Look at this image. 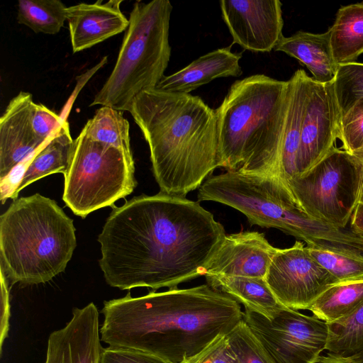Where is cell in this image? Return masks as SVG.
Masks as SVG:
<instances>
[{
  "label": "cell",
  "instance_id": "1",
  "mask_svg": "<svg viewBox=\"0 0 363 363\" xmlns=\"http://www.w3.org/2000/svg\"><path fill=\"white\" fill-rule=\"evenodd\" d=\"M98 237L106 283L121 290L177 288L204 276L226 235L199 202L162 191L113 206Z\"/></svg>",
  "mask_w": 363,
  "mask_h": 363
},
{
  "label": "cell",
  "instance_id": "2",
  "mask_svg": "<svg viewBox=\"0 0 363 363\" xmlns=\"http://www.w3.org/2000/svg\"><path fill=\"white\" fill-rule=\"evenodd\" d=\"M101 313V340L109 347L170 363H203L244 318L237 301L208 284L136 298L128 293L104 301Z\"/></svg>",
  "mask_w": 363,
  "mask_h": 363
},
{
  "label": "cell",
  "instance_id": "3",
  "mask_svg": "<svg viewBox=\"0 0 363 363\" xmlns=\"http://www.w3.org/2000/svg\"><path fill=\"white\" fill-rule=\"evenodd\" d=\"M128 111L148 144L160 191L185 197L218 168L216 113L200 97L154 88Z\"/></svg>",
  "mask_w": 363,
  "mask_h": 363
},
{
  "label": "cell",
  "instance_id": "4",
  "mask_svg": "<svg viewBox=\"0 0 363 363\" xmlns=\"http://www.w3.org/2000/svg\"><path fill=\"white\" fill-rule=\"evenodd\" d=\"M290 82L264 74L235 81L216 109L218 167L279 177Z\"/></svg>",
  "mask_w": 363,
  "mask_h": 363
},
{
  "label": "cell",
  "instance_id": "5",
  "mask_svg": "<svg viewBox=\"0 0 363 363\" xmlns=\"http://www.w3.org/2000/svg\"><path fill=\"white\" fill-rule=\"evenodd\" d=\"M77 245L73 220L52 199H16L0 217V268L9 284L45 283L65 271Z\"/></svg>",
  "mask_w": 363,
  "mask_h": 363
},
{
  "label": "cell",
  "instance_id": "6",
  "mask_svg": "<svg viewBox=\"0 0 363 363\" xmlns=\"http://www.w3.org/2000/svg\"><path fill=\"white\" fill-rule=\"evenodd\" d=\"M198 200L228 206L244 214L251 225L277 228L310 247L327 249L337 238V228L303 211L277 177L226 171L203 182Z\"/></svg>",
  "mask_w": 363,
  "mask_h": 363
},
{
  "label": "cell",
  "instance_id": "7",
  "mask_svg": "<svg viewBox=\"0 0 363 363\" xmlns=\"http://www.w3.org/2000/svg\"><path fill=\"white\" fill-rule=\"evenodd\" d=\"M172 11L168 0L134 4L116 65L91 106L128 111L137 95L156 88L164 77L171 56Z\"/></svg>",
  "mask_w": 363,
  "mask_h": 363
},
{
  "label": "cell",
  "instance_id": "8",
  "mask_svg": "<svg viewBox=\"0 0 363 363\" xmlns=\"http://www.w3.org/2000/svg\"><path fill=\"white\" fill-rule=\"evenodd\" d=\"M133 156L91 140L82 130L74 140L62 199L82 218L131 194L137 185Z\"/></svg>",
  "mask_w": 363,
  "mask_h": 363
},
{
  "label": "cell",
  "instance_id": "9",
  "mask_svg": "<svg viewBox=\"0 0 363 363\" xmlns=\"http://www.w3.org/2000/svg\"><path fill=\"white\" fill-rule=\"evenodd\" d=\"M362 160L333 147L306 173L289 181L298 205L310 216L337 228H347L358 204Z\"/></svg>",
  "mask_w": 363,
  "mask_h": 363
},
{
  "label": "cell",
  "instance_id": "10",
  "mask_svg": "<svg viewBox=\"0 0 363 363\" xmlns=\"http://www.w3.org/2000/svg\"><path fill=\"white\" fill-rule=\"evenodd\" d=\"M244 321L277 363H315L325 351L328 323L285 306L272 319L245 308Z\"/></svg>",
  "mask_w": 363,
  "mask_h": 363
},
{
  "label": "cell",
  "instance_id": "11",
  "mask_svg": "<svg viewBox=\"0 0 363 363\" xmlns=\"http://www.w3.org/2000/svg\"><path fill=\"white\" fill-rule=\"evenodd\" d=\"M265 280L279 302L296 311L308 310L322 292L337 283L300 241L277 248Z\"/></svg>",
  "mask_w": 363,
  "mask_h": 363
},
{
  "label": "cell",
  "instance_id": "12",
  "mask_svg": "<svg viewBox=\"0 0 363 363\" xmlns=\"http://www.w3.org/2000/svg\"><path fill=\"white\" fill-rule=\"evenodd\" d=\"M219 4L233 44L254 52H269L284 37L280 1L222 0Z\"/></svg>",
  "mask_w": 363,
  "mask_h": 363
},
{
  "label": "cell",
  "instance_id": "13",
  "mask_svg": "<svg viewBox=\"0 0 363 363\" xmlns=\"http://www.w3.org/2000/svg\"><path fill=\"white\" fill-rule=\"evenodd\" d=\"M338 123L333 82L320 84L309 77L296 176L308 172L335 147Z\"/></svg>",
  "mask_w": 363,
  "mask_h": 363
},
{
  "label": "cell",
  "instance_id": "14",
  "mask_svg": "<svg viewBox=\"0 0 363 363\" xmlns=\"http://www.w3.org/2000/svg\"><path fill=\"white\" fill-rule=\"evenodd\" d=\"M101 340L95 304L74 308L66 325L50 335L45 363H100Z\"/></svg>",
  "mask_w": 363,
  "mask_h": 363
},
{
  "label": "cell",
  "instance_id": "15",
  "mask_svg": "<svg viewBox=\"0 0 363 363\" xmlns=\"http://www.w3.org/2000/svg\"><path fill=\"white\" fill-rule=\"evenodd\" d=\"M34 102L29 92L20 91L0 118V179L6 182L15 169L43 145L32 125Z\"/></svg>",
  "mask_w": 363,
  "mask_h": 363
},
{
  "label": "cell",
  "instance_id": "16",
  "mask_svg": "<svg viewBox=\"0 0 363 363\" xmlns=\"http://www.w3.org/2000/svg\"><path fill=\"white\" fill-rule=\"evenodd\" d=\"M277 250L256 231L226 235L204 276H238L263 278Z\"/></svg>",
  "mask_w": 363,
  "mask_h": 363
},
{
  "label": "cell",
  "instance_id": "17",
  "mask_svg": "<svg viewBox=\"0 0 363 363\" xmlns=\"http://www.w3.org/2000/svg\"><path fill=\"white\" fill-rule=\"evenodd\" d=\"M123 0L80 3L67 7L66 18L74 53L90 48L126 30L129 19L121 10Z\"/></svg>",
  "mask_w": 363,
  "mask_h": 363
},
{
  "label": "cell",
  "instance_id": "18",
  "mask_svg": "<svg viewBox=\"0 0 363 363\" xmlns=\"http://www.w3.org/2000/svg\"><path fill=\"white\" fill-rule=\"evenodd\" d=\"M241 53L231 51V45L209 52L178 72L164 76L156 89L168 92L190 94L216 78L239 77L242 74Z\"/></svg>",
  "mask_w": 363,
  "mask_h": 363
},
{
  "label": "cell",
  "instance_id": "19",
  "mask_svg": "<svg viewBox=\"0 0 363 363\" xmlns=\"http://www.w3.org/2000/svg\"><path fill=\"white\" fill-rule=\"evenodd\" d=\"M298 60L320 84L333 82L338 65L333 55L328 30L323 33L299 30L289 37H283L274 48Z\"/></svg>",
  "mask_w": 363,
  "mask_h": 363
},
{
  "label": "cell",
  "instance_id": "20",
  "mask_svg": "<svg viewBox=\"0 0 363 363\" xmlns=\"http://www.w3.org/2000/svg\"><path fill=\"white\" fill-rule=\"evenodd\" d=\"M74 146L69 123L64 120L61 126L35 152L14 184L8 198L16 199L26 186L55 173L65 174L69 165Z\"/></svg>",
  "mask_w": 363,
  "mask_h": 363
},
{
  "label": "cell",
  "instance_id": "21",
  "mask_svg": "<svg viewBox=\"0 0 363 363\" xmlns=\"http://www.w3.org/2000/svg\"><path fill=\"white\" fill-rule=\"evenodd\" d=\"M309 76L303 69L296 70L290 82V99L280 161V179L287 186L297 174L302 122L306 105Z\"/></svg>",
  "mask_w": 363,
  "mask_h": 363
},
{
  "label": "cell",
  "instance_id": "22",
  "mask_svg": "<svg viewBox=\"0 0 363 363\" xmlns=\"http://www.w3.org/2000/svg\"><path fill=\"white\" fill-rule=\"evenodd\" d=\"M207 284L222 291L247 308L269 319L283 307L265 279L238 276H206Z\"/></svg>",
  "mask_w": 363,
  "mask_h": 363
},
{
  "label": "cell",
  "instance_id": "23",
  "mask_svg": "<svg viewBox=\"0 0 363 363\" xmlns=\"http://www.w3.org/2000/svg\"><path fill=\"white\" fill-rule=\"evenodd\" d=\"M328 31L336 63L355 62L363 53V2L341 6Z\"/></svg>",
  "mask_w": 363,
  "mask_h": 363
},
{
  "label": "cell",
  "instance_id": "24",
  "mask_svg": "<svg viewBox=\"0 0 363 363\" xmlns=\"http://www.w3.org/2000/svg\"><path fill=\"white\" fill-rule=\"evenodd\" d=\"M363 304V278L328 286L312 303L313 315L332 323L347 317Z\"/></svg>",
  "mask_w": 363,
  "mask_h": 363
},
{
  "label": "cell",
  "instance_id": "25",
  "mask_svg": "<svg viewBox=\"0 0 363 363\" xmlns=\"http://www.w3.org/2000/svg\"><path fill=\"white\" fill-rule=\"evenodd\" d=\"M130 125L121 111L101 106L82 130L92 140L113 145L133 156L130 143Z\"/></svg>",
  "mask_w": 363,
  "mask_h": 363
},
{
  "label": "cell",
  "instance_id": "26",
  "mask_svg": "<svg viewBox=\"0 0 363 363\" xmlns=\"http://www.w3.org/2000/svg\"><path fill=\"white\" fill-rule=\"evenodd\" d=\"M67 6L59 0H20L17 21L35 33L54 35L67 21Z\"/></svg>",
  "mask_w": 363,
  "mask_h": 363
},
{
  "label": "cell",
  "instance_id": "27",
  "mask_svg": "<svg viewBox=\"0 0 363 363\" xmlns=\"http://www.w3.org/2000/svg\"><path fill=\"white\" fill-rule=\"evenodd\" d=\"M328 323L325 351L344 357L363 352V304L350 315Z\"/></svg>",
  "mask_w": 363,
  "mask_h": 363
},
{
  "label": "cell",
  "instance_id": "28",
  "mask_svg": "<svg viewBox=\"0 0 363 363\" xmlns=\"http://www.w3.org/2000/svg\"><path fill=\"white\" fill-rule=\"evenodd\" d=\"M333 84L340 121L363 101V63L355 61L340 65Z\"/></svg>",
  "mask_w": 363,
  "mask_h": 363
},
{
  "label": "cell",
  "instance_id": "29",
  "mask_svg": "<svg viewBox=\"0 0 363 363\" xmlns=\"http://www.w3.org/2000/svg\"><path fill=\"white\" fill-rule=\"evenodd\" d=\"M311 257L337 282L363 278V256L307 245Z\"/></svg>",
  "mask_w": 363,
  "mask_h": 363
},
{
  "label": "cell",
  "instance_id": "30",
  "mask_svg": "<svg viewBox=\"0 0 363 363\" xmlns=\"http://www.w3.org/2000/svg\"><path fill=\"white\" fill-rule=\"evenodd\" d=\"M226 341L238 363H277L244 320L228 334Z\"/></svg>",
  "mask_w": 363,
  "mask_h": 363
},
{
  "label": "cell",
  "instance_id": "31",
  "mask_svg": "<svg viewBox=\"0 0 363 363\" xmlns=\"http://www.w3.org/2000/svg\"><path fill=\"white\" fill-rule=\"evenodd\" d=\"M337 138L351 154L363 147V101L354 106L338 123Z\"/></svg>",
  "mask_w": 363,
  "mask_h": 363
},
{
  "label": "cell",
  "instance_id": "32",
  "mask_svg": "<svg viewBox=\"0 0 363 363\" xmlns=\"http://www.w3.org/2000/svg\"><path fill=\"white\" fill-rule=\"evenodd\" d=\"M64 120L56 113L41 104L34 103L32 125L35 135L44 143L62 124Z\"/></svg>",
  "mask_w": 363,
  "mask_h": 363
},
{
  "label": "cell",
  "instance_id": "33",
  "mask_svg": "<svg viewBox=\"0 0 363 363\" xmlns=\"http://www.w3.org/2000/svg\"><path fill=\"white\" fill-rule=\"evenodd\" d=\"M100 363H170L145 352L121 347L104 348Z\"/></svg>",
  "mask_w": 363,
  "mask_h": 363
},
{
  "label": "cell",
  "instance_id": "34",
  "mask_svg": "<svg viewBox=\"0 0 363 363\" xmlns=\"http://www.w3.org/2000/svg\"><path fill=\"white\" fill-rule=\"evenodd\" d=\"M9 284L4 274L1 272V353L2 351L3 342L8 336V332L9 330Z\"/></svg>",
  "mask_w": 363,
  "mask_h": 363
},
{
  "label": "cell",
  "instance_id": "35",
  "mask_svg": "<svg viewBox=\"0 0 363 363\" xmlns=\"http://www.w3.org/2000/svg\"><path fill=\"white\" fill-rule=\"evenodd\" d=\"M203 363H238L230 352L225 340L209 355Z\"/></svg>",
  "mask_w": 363,
  "mask_h": 363
},
{
  "label": "cell",
  "instance_id": "36",
  "mask_svg": "<svg viewBox=\"0 0 363 363\" xmlns=\"http://www.w3.org/2000/svg\"><path fill=\"white\" fill-rule=\"evenodd\" d=\"M351 230L363 238V203H359L350 219Z\"/></svg>",
  "mask_w": 363,
  "mask_h": 363
},
{
  "label": "cell",
  "instance_id": "37",
  "mask_svg": "<svg viewBox=\"0 0 363 363\" xmlns=\"http://www.w3.org/2000/svg\"><path fill=\"white\" fill-rule=\"evenodd\" d=\"M315 363H356L352 357H344L333 354L330 352H326L322 354Z\"/></svg>",
  "mask_w": 363,
  "mask_h": 363
},
{
  "label": "cell",
  "instance_id": "38",
  "mask_svg": "<svg viewBox=\"0 0 363 363\" xmlns=\"http://www.w3.org/2000/svg\"><path fill=\"white\" fill-rule=\"evenodd\" d=\"M356 363H363V352H361L352 357H350Z\"/></svg>",
  "mask_w": 363,
  "mask_h": 363
},
{
  "label": "cell",
  "instance_id": "39",
  "mask_svg": "<svg viewBox=\"0 0 363 363\" xmlns=\"http://www.w3.org/2000/svg\"><path fill=\"white\" fill-rule=\"evenodd\" d=\"M362 165H363V160H362ZM363 203V169H362V182H361V186H360L359 199H358V203Z\"/></svg>",
  "mask_w": 363,
  "mask_h": 363
},
{
  "label": "cell",
  "instance_id": "40",
  "mask_svg": "<svg viewBox=\"0 0 363 363\" xmlns=\"http://www.w3.org/2000/svg\"><path fill=\"white\" fill-rule=\"evenodd\" d=\"M353 155L363 160V147L359 151L354 152Z\"/></svg>",
  "mask_w": 363,
  "mask_h": 363
}]
</instances>
